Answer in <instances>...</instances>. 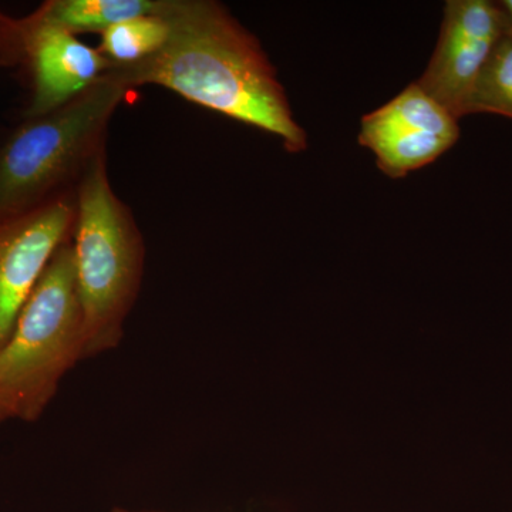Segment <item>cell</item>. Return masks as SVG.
Masks as SVG:
<instances>
[{
	"label": "cell",
	"mask_w": 512,
	"mask_h": 512,
	"mask_svg": "<svg viewBox=\"0 0 512 512\" xmlns=\"http://www.w3.org/2000/svg\"><path fill=\"white\" fill-rule=\"evenodd\" d=\"M171 35L156 55L111 72L131 87H165L205 109L281 138L289 153L308 147L284 86L261 43L211 0H164Z\"/></svg>",
	"instance_id": "cell-1"
},
{
	"label": "cell",
	"mask_w": 512,
	"mask_h": 512,
	"mask_svg": "<svg viewBox=\"0 0 512 512\" xmlns=\"http://www.w3.org/2000/svg\"><path fill=\"white\" fill-rule=\"evenodd\" d=\"M72 245L90 359L119 348L146 261L140 229L111 188L104 151L79 180Z\"/></svg>",
	"instance_id": "cell-2"
},
{
	"label": "cell",
	"mask_w": 512,
	"mask_h": 512,
	"mask_svg": "<svg viewBox=\"0 0 512 512\" xmlns=\"http://www.w3.org/2000/svg\"><path fill=\"white\" fill-rule=\"evenodd\" d=\"M82 360L86 323L69 239L57 249L0 350V407L6 419H40L63 377Z\"/></svg>",
	"instance_id": "cell-3"
},
{
	"label": "cell",
	"mask_w": 512,
	"mask_h": 512,
	"mask_svg": "<svg viewBox=\"0 0 512 512\" xmlns=\"http://www.w3.org/2000/svg\"><path fill=\"white\" fill-rule=\"evenodd\" d=\"M128 87L104 73L86 92L45 116L26 119L0 148V221L59 197L104 151V137Z\"/></svg>",
	"instance_id": "cell-4"
},
{
	"label": "cell",
	"mask_w": 512,
	"mask_h": 512,
	"mask_svg": "<svg viewBox=\"0 0 512 512\" xmlns=\"http://www.w3.org/2000/svg\"><path fill=\"white\" fill-rule=\"evenodd\" d=\"M0 62L28 69L32 100L26 119L59 109L113 67L99 49L49 22L39 10L20 19L0 13Z\"/></svg>",
	"instance_id": "cell-5"
},
{
	"label": "cell",
	"mask_w": 512,
	"mask_h": 512,
	"mask_svg": "<svg viewBox=\"0 0 512 512\" xmlns=\"http://www.w3.org/2000/svg\"><path fill=\"white\" fill-rule=\"evenodd\" d=\"M460 137L458 119L417 83L363 117L360 146L392 178H403L447 153Z\"/></svg>",
	"instance_id": "cell-6"
},
{
	"label": "cell",
	"mask_w": 512,
	"mask_h": 512,
	"mask_svg": "<svg viewBox=\"0 0 512 512\" xmlns=\"http://www.w3.org/2000/svg\"><path fill=\"white\" fill-rule=\"evenodd\" d=\"M74 220L76 201L63 194L0 221V350L57 249L72 239Z\"/></svg>",
	"instance_id": "cell-7"
},
{
	"label": "cell",
	"mask_w": 512,
	"mask_h": 512,
	"mask_svg": "<svg viewBox=\"0 0 512 512\" xmlns=\"http://www.w3.org/2000/svg\"><path fill=\"white\" fill-rule=\"evenodd\" d=\"M507 25L500 3L448 0L439 42L417 84L460 120L468 94Z\"/></svg>",
	"instance_id": "cell-8"
},
{
	"label": "cell",
	"mask_w": 512,
	"mask_h": 512,
	"mask_svg": "<svg viewBox=\"0 0 512 512\" xmlns=\"http://www.w3.org/2000/svg\"><path fill=\"white\" fill-rule=\"evenodd\" d=\"M164 0H49L40 6L43 18L76 36L77 33L104 32L138 16L156 15Z\"/></svg>",
	"instance_id": "cell-9"
},
{
	"label": "cell",
	"mask_w": 512,
	"mask_h": 512,
	"mask_svg": "<svg viewBox=\"0 0 512 512\" xmlns=\"http://www.w3.org/2000/svg\"><path fill=\"white\" fill-rule=\"evenodd\" d=\"M170 35V23L161 12L138 16L104 30L99 52L113 66H133L156 55L168 42Z\"/></svg>",
	"instance_id": "cell-10"
},
{
	"label": "cell",
	"mask_w": 512,
	"mask_h": 512,
	"mask_svg": "<svg viewBox=\"0 0 512 512\" xmlns=\"http://www.w3.org/2000/svg\"><path fill=\"white\" fill-rule=\"evenodd\" d=\"M508 19V18H507ZM493 113L512 119V26L495 45L464 103L461 117Z\"/></svg>",
	"instance_id": "cell-11"
},
{
	"label": "cell",
	"mask_w": 512,
	"mask_h": 512,
	"mask_svg": "<svg viewBox=\"0 0 512 512\" xmlns=\"http://www.w3.org/2000/svg\"><path fill=\"white\" fill-rule=\"evenodd\" d=\"M501 8H503L505 15H507L508 20H510V25L512 26V0H504V2L500 3Z\"/></svg>",
	"instance_id": "cell-12"
},
{
	"label": "cell",
	"mask_w": 512,
	"mask_h": 512,
	"mask_svg": "<svg viewBox=\"0 0 512 512\" xmlns=\"http://www.w3.org/2000/svg\"><path fill=\"white\" fill-rule=\"evenodd\" d=\"M110 512H164V511H153V510H127V508H113Z\"/></svg>",
	"instance_id": "cell-13"
},
{
	"label": "cell",
	"mask_w": 512,
	"mask_h": 512,
	"mask_svg": "<svg viewBox=\"0 0 512 512\" xmlns=\"http://www.w3.org/2000/svg\"><path fill=\"white\" fill-rule=\"evenodd\" d=\"M5 420H8V419H6L5 413H3L2 407H0V423H2V421H5Z\"/></svg>",
	"instance_id": "cell-14"
}]
</instances>
